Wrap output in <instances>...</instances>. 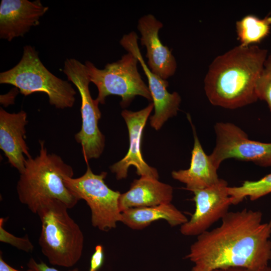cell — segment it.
<instances>
[{
	"mask_svg": "<svg viewBox=\"0 0 271 271\" xmlns=\"http://www.w3.org/2000/svg\"><path fill=\"white\" fill-rule=\"evenodd\" d=\"M260 211L244 208L228 212L220 226L198 235L185 258L193 263L191 271H213L228 267L252 270L271 259V221L262 222Z\"/></svg>",
	"mask_w": 271,
	"mask_h": 271,
	"instance_id": "6da1fadb",
	"label": "cell"
},
{
	"mask_svg": "<svg viewBox=\"0 0 271 271\" xmlns=\"http://www.w3.org/2000/svg\"><path fill=\"white\" fill-rule=\"evenodd\" d=\"M267 50L256 45H238L217 56L204 80L206 95L215 106L236 109L258 100L257 79Z\"/></svg>",
	"mask_w": 271,
	"mask_h": 271,
	"instance_id": "7a4b0ae2",
	"label": "cell"
},
{
	"mask_svg": "<svg viewBox=\"0 0 271 271\" xmlns=\"http://www.w3.org/2000/svg\"><path fill=\"white\" fill-rule=\"evenodd\" d=\"M39 143V155L27 158L20 173L16 187L19 201L35 214L41 205L52 200L73 208L79 200L64 182L65 177H73L72 167L59 155L49 153L44 141Z\"/></svg>",
	"mask_w": 271,
	"mask_h": 271,
	"instance_id": "3957f363",
	"label": "cell"
},
{
	"mask_svg": "<svg viewBox=\"0 0 271 271\" xmlns=\"http://www.w3.org/2000/svg\"><path fill=\"white\" fill-rule=\"evenodd\" d=\"M68 209L62 202L52 200L41 205L36 214L41 223L38 242L42 253L51 264L70 267L82 256L84 235Z\"/></svg>",
	"mask_w": 271,
	"mask_h": 271,
	"instance_id": "277c9868",
	"label": "cell"
},
{
	"mask_svg": "<svg viewBox=\"0 0 271 271\" xmlns=\"http://www.w3.org/2000/svg\"><path fill=\"white\" fill-rule=\"evenodd\" d=\"M0 83L14 86L24 96L45 93L49 103L58 109L71 108L76 100V91L72 84L50 72L31 45L24 47L22 57L16 65L0 73Z\"/></svg>",
	"mask_w": 271,
	"mask_h": 271,
	"instance_id": "5b68a950",
	"label": "cell"
},
{
	"mask_svg": "<svg viewBox=\"0 0 271 271\" xmlns=\"http://www.w3.org/2000/svg\"><path fill=\"white\" fill-rule=\"evenodd\" d=\"M138 63L137 57L130 52L117 61L107 63L102 69L90 61H85L90 82L98 89L95 99L99 104H104L106 97L110 95L121 97L122 107L128 106L138 95L153 101L148 86L138 71Z\"/></svg>",
	"mask_w": 271,
	"mask_h": 271,
	"instance_id": "8992f818",
	"label": "cell"
},
{
	"mask_svg": "<svg viewBox=\"0 0 271 271\" xmlns=\"http://www.w3.org/2000/svg\"><path fill=\"white\" fill-rule=\"evenodd\" d=\"M106 172L95 174L88 165L85 173L78 178L65 177L66 187L80 200H84L91 211L92 226L107 231L116 227L121 221L119 208L121 193L110 189L104 182Z\"/></svg>",
	"mask_w": 271,
	"mask_h": 271,
	"instance_id": "52a82bcc",
	"label": "cell"
},
{
	"mask_svg": "<svg viewBox=\"0 0 271 271\" xmlns=\"http://www.w3.org/2000/svg\"><path fill=\"white\" fill-rule=\"evenodd\" d=\"M63 72L76 87L81 97V128L75 139L80 145L84 161L88 163L91 159L98 158L105 146V137L98 125L101 116L99 103L91 95L90 80L84 64L75 58H67Z\"/></svg>",
	"mask_w": 271,
	"mask_h": 271,
	"instance_id": "ba28073f",
	"label": "cell"
},
{
	"mask_svg": "<svg viewBox=\"0 0 271 271\" xmlns=\"http://www.w3.org/2000/svg\"><path fill=\"white\" fill-rule=\"evenodd\" d=\"M216 142L210 158L218 169L223 161L235 159L271 167V143L251 140L241 128L231 122H216Z\"/></svg>",
	"mask_w": 271,
	"mask_h": 271,
	"instance_id": "9c48e42d",
	"label": "cell"
},
{
	"mask_svg": "<svg viewBox=\"0 0 271 271\" xmlns=\"http://www.w3.org/2000/svg\"><path fill=\"white\" fill-rule=\"evenodd\" d=\"M227 182L220 179L216 184L193 191L195 210L190 219L180 226L185 236H196L208 230L229 212L231 203Z\"/></svg>",
	"mask_w": 271,
	"mask_h": 271,
	"instance_id": "30bf717a",
	"label": "cell"
},
{
	"mask_svg": "<svg viewBox=\"0 0 271 271\" xmlns=\"http://www.w3.org/2000/svg\"><path fill=\"white\" fill-rule=\"evenodd\" d=\"M138 36L134 32L123 36L119 41L127 52L134 55L138 59L148 81V87L154 105L155 113L150 117V124L158 130L170 117L176 115L179 110L181 98L177 92L169 93L167 80L153 73L145 62L138 43Z\"/></svg>",
	"mask_w": 271,
	"mask_h": 271,
	"instance_id": "8fae6325",
	"label": "cell"
},
{
	"mask_svg": "<svg viewBox=\"0 0 271 271\" xmlns=\"http://www.w3.org/2000/svg\"><path fill=\"white\" fill-rule=\"evenodd\" d=\"M154 107V103L151 102L145 108L137 111L123 110L121 112V116L126 122L128 131L129 146L124 157L109 167L111 172L115 174L117 180L126 178L128 168L131 166L136 167L137 174L141 177L159 179L157 170L146 163L141 150L144 128Z\"/></svg>",
	"mask_w": 271,
	"mask_h": 271,
	"instance_id": "7c38bea8",
	"label": "cell"
},
{
	"mask_svg": "<svg viewBox=\"0 0 271 271\" xmlns=\"http://www.w3.org/2000/svg\"><path fill=\"white\" fill-rule=\"evenodd\" d=\"M40 0H2L0 5V38L12 41L23 37L32 27L39 25L47 12Z\"/></svg>",
	"mask_w": 271,
	"mask_h": 271,
	"instance_id": "4fadbf2b",
	"label": "cell"
},
{
	"mask_svg": "<svg viewBox=\"0 0 271 271\" xmlns=\"http://www.w3.org/2000/svg\"><path fill=\"white\" fill-rule=\"evenodd\" d=\"M163 23L152 14L141 17L138 29L141 33V44L147 49V65L154 74L167 80L173 76L177 69L176 59L169 48L164 46L159 36Z\"/></svg>",
	"mask_w": 271,
	"mask_h": 271,
	"instance_id": "5bb4252c",
	"label": "cell"
},
{
	"mask_svg": "<svg viewBox=\"0 0 271 271\" xmlns=\"http://www.w3.org/2000/svg\"><path fill=\"white\" fill-rule=\"evenodd\" d=\"M28 122L25 111L9 113L0 108V149L20 173L24 169L26 159L31 157L25 141Z\"/></svg>",
	"mask_w": 271,
	"mask_h": 271,
	"instance_id": "9a60e30c",
	"label": "cell"
},
{
	"mask_svg": "<svg viewBox=\"0 0 271 271\" xmlns=\"http://www.w3.org/2000/svg\"><path fill=\"white\" fill-rule=\"evenodd\" d=\"M173 187L155 178L142 176L135 179L129 189L121 194L119 208L122 211L131 208L151 207L171 203Z\"/></svg>",
	"mask_w": 271,
	"mask_h": 271,
	"instance_id": "2e32d148",
	"label": "cell"
},
{
	"mask_svg": "<svg viewBox=\"0 0 271 271\" xmlns=\"http://www.w3.org/2000/svg\"><path fill=\"white\" fill-rule=\"evenodd\" d=\"M194 143L192 151L190 165L188 169L174 171L173 179L185 184L186 189L193 192L210 187L219 182L218 169L211 161L209 155L204 151L196 131L192 124Z\"/></svg>",
	"mask_w": 271,
	"mask_h": 271,
	"instance_id": "e0dca14e",
	"label": "cell"
},
{
	"mask_svg": "<svg viewBox=\"0 0 271 271\" xmlns=\"http://www.w3.org/2000/svg\"><path fill=\"white\" fill-rule=\"evenodd\" d=\"M164 220L172 227L181 226L187 217L171 203L159 205L131 208L121 212L120 222L133 230H141L152 223Z\"/></svg>",
	"mask_w": 271,
	"mask_h": 271,
	"instance_id": "ac0fdd59",
	"label": "cell"
},
{
	"mask_svg": "<svg viewBox=\"0 0 271 271\" xmlns=\"http://www.w3.org/2000/svg\"><path fill=\"white\" fill-rule=\"evenodd\" d=\"M236 32L240 45L244 47L255 45L260 43L270 34L271 16L259 18L248 15L235 24Z\"/></svg>",
	"mask_w": 271,
	"mask_h": 271,
	"instance_id": "d6986e66",
	"label": "cell"
},
{
	"mask_svg": "<svg viewBox=\"0 0 271 271\" xmlns=\"http://www.w3.org/2000/svg\"><path fill=\"white\" fill-rule=\"evenodd\" d=\"M232 205H237L248 197L256 200L271 193V173L256 181H245L240 186L228 187Z\"/></svg>",
	"mask_w": 271,
	"mask_h": 271,
	"instance_id": "ffe728a7",
	"label": "cell"
},
{
	"mask_svg": "<svg viewBox=\"0 0 271 271\" xmlns=\"http://www.w3.org/2000/svg\"><path fill=\"white\" fill-rule=\"evenodd\" d=\"M256 93L258 99L266 102L271 112V54H268L257 79Z\"/></svg>",
	"mask_w": 271,
	"mask_h": 271,
	"instance_id": "44dd1931",
	"label": "cell"
},
{
	"mask_svg": "<svg viewBox=\"0 0 271 271\" xmlns=\"http://www.w3.org/2000/svg\"><path fill=\"white\" fill-rule=\"evenodd\" d=\"M5 219L0 218V241L9 244L17 249L26 252H32L34 246L27 234L23 237H17L7 231L4 227Z\"/></svg>",
	"mask_w": 271,
	"mask_h": 271,
	"instance_id": "7402d4cb",
	"label": "cell"
},
{
	"mask_svg": "<svg viewBox=\"0 0 271 271\" xmlns=\"http://www.w3.org/2000/svg\"><path fill=\"white\" fill-rule=\"evenodd\" d=\"M103 247L101 245H97L90 259L89 271H98L103 264Z\"/></svg>",
	"mask_w": 271,
	"mask_h": 271,
	"instance_id": "603a6c76",
	"label": "cell"
},
{
	"mask_svg": "<svg viewBox=\"0 0 271 271\" xmlns=\"http://www.w3.org/2000/svg\"><path fill=\"white\" fill-rule=\"evenodd\" d=\"M29 269L32 271H59L55 268L50 267L43 261L37 262L34 258H31L28 263ZM69 271H79L77 268H75Z\"/></svg>",
	"mask_w": 271,
	"mask_h": 271,
	"instance_id": "cb8c5ba5",
	"label": "cell"
},
{
	"mask_svg": "<svg viewBox=\"0 0 271 271\" xmlns=\"http://www.w3.org/2000/svg\"><path fill=\"white\" fill-rule=\"evenodd\" d=\"M19 92H20L19 89L14 87L7 94L1 95V104L5 107H8L9 105L14 104L15 98Z\"/></svg>",
	"mask_w": 271,
	"mask_h": 271,
	"instance_id": "d4e9b609",
	"label": "cell"
},
{
	"mask_svg": "<svg viewBox=\"0 0 271 271\" xmlns=\"http://www.w3.org/2000/svg\"><path fill=\"white\" fill-rule=\"evenodd\" d=\"M213 271H271V267L268 266H266L264 267L256 270L249 269L248 268L244 267H228L217 269Z\"/></svg>",
	"mask_w": 271,
	"mask_h": 271,
	"instance_id": "484cf974",
	"label": "cell"
},
{
	"mask_svg": "<svg viewBox=\"0 0 271 271\" xmlns=\"http://www.w3.org/2000/svg\"><path fill=\"white\" fill-rule=\"evenodd\" d=\"M0 271H21L18 270L7 263L3 259L2 255V252L0 256ZM26 271H32L30 269H28Z\"/></svg>",
	"mask_w": 271,
	"mask_h": 271,
	"instance_id": "4316f807",
	"label": "cell"
}]
</instances>
